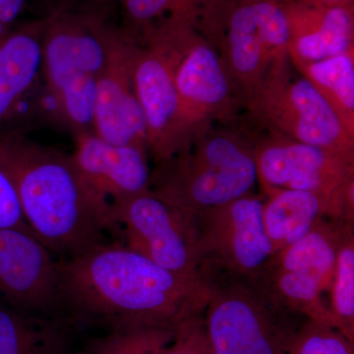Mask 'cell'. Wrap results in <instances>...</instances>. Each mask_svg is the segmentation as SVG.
Instances as JSON below:
<instances>
[{
    "mask_svg": "<svg viewBox=\"0 0 354 354\" xmlns=\"http://www.w3.org/2000/svg\"><path fill=\"white\" fill-rule=\"evenodd\" d=\"M327 304L330 324L354 344V223L342 227Z\"/></svg>",
    "mask_w": 354,
    "mask_h": 354,
    "instance_id": "cell-22",
    "label": "cell"
},
{
    "mask_svg": "<svg viewBox=\"0 0 354 354\" xmlns=\"http://www.w3.org/2000/svg\"><path fill=\"white\" fill-rule=\"evenodd\" d=\"M111 204L114 227L123 228L129 248L165 270L201 278L187 215L150 189Z\"/></svg>",
    "mask_w": 354,
    "mask_h": 354,
    "instance_id": "cell-11",
    "label": "cell"
},
{
    "mask_svg": "<svg viewBox=\"0 0 354 354\" xmlns=\"http://www.w3.org/2000/svg\"><path fill=\"white\" fill-rule=\"evenodd\" d=\"M290 39V21L279 7L259 2L239 8L230 21L225 62L232 81L250 94L274 70L286 65Z\"/></svg>",
    "mask_w": 354,
    "mask_h": 354,
    "instance_id": "cell-12",
    "label": "cell"
},
{
    "mask_svg": "<svg viewBox=\"0 0 354 354\" xmlns=\"http://www.w3.org/2000/svg\"><path fill=\"white\" fill-rule=\"evenodd\" d=\"M0 295L26 311L65 315L57 261L32 230L0 227Z\"/></svg>",
    "mask_w": 354,
    "mask_h": 354,
    "instance_id": "cell-13",
    "label": "cell"
},
{
    "mask_svg": "<svg viewBox=\"0 0 354 354\" xmlns=\"http://www.w3.org/2000/svg\"><path fill=\"white\" fill-rule=\"evenodd\" d=\"M75 137L72 160L84 181L100 196L114 201L149 189L151 171L145 147L116 145L94 132Z\"/></svg>",
    "mask_w": 354,
    "mask_h": 354,
    "instance_id": "cell-17",
    "label": "cell"
},
{
    "mask_svg": "<svg viewBox=\"0 0 354 354\" xmlns=\"http://www.w3.org/2000/svg\"><path fill=\"white\" fill-rule=\"evenodd\" d=\"M0 171L12 186L28 227L59 259L102 242L113 228L111 204L84 181L71 155L20 130L0 132Z\"/></svg>",
    "mask_w": 354,
    "mask_h": 354,
    "instance_id": "cell-2",
    "label": "cell"
},
{
    "mask_svg": "<svg viewBox=\"0 0 354 354\" xmlns=\"http://www.w3.org/2000/svg\"><path fill=\"white\" fill-rule=\"evenodd\" d=\"M183 39L158 32L148 48L137 46L133 64L135 92L147 131V148L156 162H165L190 143L181 125L174 71Z\"/></svg>",
    "mask_w": 354,
    "mask_h": 354,
    "instance_id": "cell-10",
    "label": "cell"
},
{
    "mask_svg": "<svg viewBox=\"0 0 354 354\" xmlns=\"http://www.w3.org/2000/svg\"><path fill=\"white\" fill-rule=\"evenodd\" d=\"M46 18L43 79L51 113L75 135L94 132L97 80L115 29L97 11L66 6Z\"/></svg>",
    "mask_w": 354,
    "mask_h": 354,
    "instance_id": "cell-3",
    "label": "cell"
},
{
    "mask_svg": "<svg viewBox=\"0 0 354 354\" xmlns=\"http://www.w3.org/2000/svg\"><path fill=\"white\" fill-rule=\"evenodd\" d=\"M25 6L26 0H0V41L17 25Z\"/></svg>",
    "mask_w": 354,
    "mask_h": 354,
    "instance_id": "cell-28",
    "label": "cell"
},
{
    "mask_svg": "<svg viewBox=\"0 0 354 354\" xmlns=\"http://www.w3.org/2000/svg\"><path fill=\"white\" fill-rule=\"evenodd\" d=\"M46 15L16 25L0 41V132L20 130L43 78Z\"/></svg>",
    "mask_w": 354,
    "mask_h": 354,
    "instance_id": "cell-15",
    "label": "cell"
},
{
    "mask_svg": "<svg viewBox=\"0 0 354 354\" xmlns=\"http://www.w3.org/2000/svg\"><path fill=\"white\" fill-rule=\"evenodd\" d=\"M265 196L263 220L274 253L304 239L323 218L341 221L334 204L317 193L277 189Z\"/></svg>",
    "mask_w": 354,
    "mask_h": 354,
    "instance_id": "cell-19",
    "label": "cell"
},
{
    "mask_svg": "<svg viewBox=\"0 0 354 354\" xmlns=\"http://www.w3.org/2000/svg\"><path fill=\"white\" fill-rule=\"evenodd\" d=\"M230 83L223 60L213 48L183 41L174 84L181 125L190 141L205 120L225 113L232 102Z\"/></svg>",
    "mask_w": 354,
    "mask_h": 354,
    "instance_id": "cell-16",
    "label": "cell"
},
{
    "mask_svg": "<svg viewBox=\"0 0 354 354\" xmlns=\"http://www.w3.org/2000/svg\"><path fill=\"white\" fill-rule=\"evenodd\" d=\"M254 113L283 138L354 156V134L304 77L293 78L286 65L247 95Z\"/></svg>",
    "mask_w": 354,
    "mask_h": 354,
    "instance_id": "cell-7",
    "label": "cell"
},
{
    "mask_svg": "<svg viewBox=\"0 0 354 354\" xmlns=\"http://www.w3.org/2000/svg\"><path fill=\"white\" fill-rule=\"evenodd\" d=\"M0 227L30 230L26 223L19 202L8 179L0 171Z\"/></svg>",
    "mask_w": 354,
    "mask_h": 354,
    "instance_id": "cell-26",
    "label": "cell"
},
{
    "mask_svg": "<svg viewBox=\"0 0 354 354\" xmlns=\"http://www.w3.org/2000/svg\"><path fill=\"white\" fill-rule=\"evenodd\" d=\"M205 334L212 354H286L307 317L290 308L261 283L211 274Z\"/></svg>",
    "mask_w": 354,
    "mask_h": 354,
    "instance_id": "cell-5",
    "label": "cell"
},
{
    "mask_svg": "<svg viewBox=\"0 0 354 354\" xmlns=\"http://www.w3.org/2000/svg\"><path fill=\"white\" fill-rule=\"evenodd\" d=\"M79 330L68 316L34 313L0 302V354H71Z\"/></svg>",
    "mask_w": 354,
    "mask_h": 354,
    "instance_id": "cell-18",
    "label": "cell"
},
{
    "mask_svg": "<svg viewBox=\"0 0 354 354\" xmlns=\"http://www.w3.org/2000/svg\"><path fill=\"white\" fill-rule=\"evenodd\" d=\"M353 50V19L342 7H333L324 15L315 31L305 32L288 44L293 64L320 62Z\"/></svg>",
    "mask_w": 354,
    "mask_h": 354,
    "instance_id": "cell-21",
    "label": "cell"
},
{
    "mask_svg": "<svg viewBox=\"0 0 354 354\" xmlns=\"http://www.w3.org/2000/svg\"><path fill=\"white\" fill-rule=\"evenodd\" d=\"M263 202L252 192L221 206L185 214L202 279L211 274L260 278L274 254L266 232Z\"/></svg>",
    "mask_w": 354,
    "mask_h": 354,
    "instance_id": "cell-6",
    "label": "cell"
},
{
    "mask_svg": "<svg viewBox=\"0 0 354 354\" xmlns=\"http://www.w3.org/2000/svg\"><path fill=\"white\" fill-rule=\"evenodd\" d=\"M129 19L147 23L171 9L179 0H122Z\"/></svg>",
    "mask_w": 354,
    "mask_h": 354,
    "instance_id": "cell-27",
    "label": "cell"
},
{
    "mask_svg": "<svg viewBox=\"0 0 354 354\" xmlns=\"http://www.w3.org/2000/svg\"><path fill=\"white\" fill-rule=\"evenodd\" d=\"M91 1L95 2V3H106V2L114 1V0H91Z\"/></svg>",
    "mask_w": 354,
    "mask_h": 354,
    "instance_id": "cell-29",
    "label": "cell"
},
{
    "mask_svg": "<svg viewBox=\"0 0 354 354\" xmlns=\"http://www.w3.org/2000/svg\"><path fill=\"white\" fill-rule=\"evenodd\" d=\"M324 1H327V2H335V1H339V0H324Z\"/></svg>",
    "mask_w": 354,
    "mask_h": 354,
    "instance_id": "cell-30",
    "label": "cell"
},
{
    "mask_svg": "<svg viewBox=\"0 0 354 354\" xmlns=\"http://www.w3.org/2000/svg\"><path fill=\"white\" fill-rule=\"evenodd\" d=\"M57 266L65 315L80 329L174 326L208 299L204 279L165 270L127 245L101 242Z\"/></svg>",
    "mask_w": 354,
    "mask_h": 354,
    "instance_id": "cell-1",
    "label": "cell"
},
{
    "mask_svg": "<svg viewBox=\"0 0 354 354\" xmlns=\"http://www.w3.org/2000/svg\"><path fill=\"white\" fill-rule=\"evenodd\" d=\"M346 223L353 221L323 218L304 239L274 253L258 279L286 306L332 326L324 295L332 283Z\"/></svg>",
    "mask_w": 354,
    "mask_h": 354,
    "instance_id": "cell-9",
    "label": "cell"
},
{
    "mask_svg": "<svg viewBox=\"0 0 354 354\" xmlns=\"http://www.w3.org/2000/svg\"><path fill=\"white\" fill-rule=\"evenodd\" d=\"M295 65L301 76L329 102L344 127L354 134L353 50L320 62Z\"/></svg>",
    "mask_w": 354,
    "mask_h": 354,
    "instance_id": "cell-20",
    "label": "cell"
},
{
    "mask_svg": "<svg viewBox=\"0 0 354 354\" xmlns=\"http://www.w3.org/2000/svg\"><path fill=\"white\" fill-rule=\"evenodd\" d=\"M176 326H142L109 330L86 342L79 354H162Z\"/></svg>",
    "mask_w": 354,
    "mask_h": 354,
    "instance_id": "cell-23",
    "label": "cell"
},
{
    "mask_svg": "<svg viewBox=\"0 0 354 354\" xmlns=\"http://www.w3.org/2000/svg\"><path fill=\"white\" fill-rule=\"evenodd\" d=\"M258 183L268 191H310L328 198L339 220L354 221V156L279 137L254 148Z\"/></svg>",
    "mask_w": 354,
    "mask_h": 354,
    "instance_id": "cell-8",
    "label": "cell"
},
{
    "mask_svg": "<svg viewBox=\"0 0 354 354\" xmlns=\"http://www.w3.org/2000/svg\"><path fill=\"white\" fill-rule=\"evenodd\" d=\"M203 313L204 310L179 321L174 337L162 354H212L205 334Z\"/></svg>",
    "mask_w": 354,
    "mask_h": 354,
    "instance_id": "cell-25",
    "label": "cell"
},
{
    "mask_svg": "<svg viewBox=\"0 0 354 354\" xmlns=\"http://www.w3.org/2000/svg\"><path fill=\"white\" fill-rule=\"evenodd\" d=\"M137 46L124 32L115 30L108 62L97 84L94 133L116 145L145 147V118L133 81Z\"/></svg>",
    "mask_w": 354,
    "mask_h": 354,
    "instance_id": "cell-14",
    "label": "cell"
},
{
    "mask_svg": "<svg viewBox=\"0 0 354 354\" xmlns=\"http://www.w3.org/2000/svg\"><path fill=\"white\" fill-rule=\"evenodd\" d=\"M286 354H354V344L329 324L307 319Z\"/></svg>",
    "mask_w": 354,
    "mask_h": 354,
    "instance_id": "cell-24",
    "label": "cell"
},
{
    "mask_svg": "<svg viewBox=\"0 0 354 354\" xmlns=\"http://www.w3.org/2000/svg\"><path fill=\"white\" fill-rule=\"evenodd\" d=\"M196 133L183 151L157 164L149 187L187 215L245 196L258 183L250 144L228 133Z\"/></svg>",
    "mask_w": 354,
    "mask_h": 354,
    "instance_id": "cell-4",
    "label": "cell"
}]
</instances>
